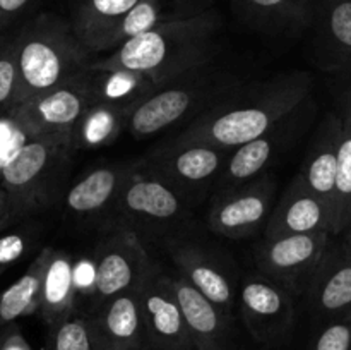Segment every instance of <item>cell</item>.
I'll list each match as a JSON object with an SVG mask.
<instances>
[{"instance_id": "cell-1", "label": "cell", "mask_w": 351, "mask_h": 350, "mask_svg": "<svg viewBox=\"0 0 351 350\" xmlns=\"http://www.w3.org/2000/svg\"><path fill=\"white\" fill-rule=\"evenodd\" d=\"M305 71L281 72L263 81L240 84L218 103L195 117L168 143H208L237 150L274 129L304 106L312 89Z\"/></svg>"}, {"instance_id": "cell-2", "label": "cell", "mask_w": 351, "mask_h": 350, "mask_svg": "<svg viewBox=\"0 0 351 350\" xmlns=\"http://www.w3.org/2000/svg\"><path fill=\"white\" fill-rule=\"evenodd\" d=\"M221 17L215 9L171 19L132 38L106 57L93 60L95 71H125L163 86L194 69L211 64Z\"/></svg>"}, {"instance_id": "cell-3", "label": "cell", "mask_w": 351, "mask_h": 350, "mask_svg": "<svg viewBox=\"0 0 351 350\" xmlns=\"http://www.w3.org/2000/svg\"><path fill=\"white\" fill-rule=\"evenodd\" d=\"M19 86L17 105L71 81L91 65L93 55L72 23L43 14L16 34Z\"/></svg>"}, {"instance_id": "cell-4", "label": "cell", "mask_w": 351, "mask_h": 350, "mask_svg": "<svg viewBox=\"0 0 351 350\" xmlns=\"http://www.w3.org/2000/svg\"><path fill=\"white\" fill-rule=\"evenodd\" d=\"M240 84L235 75L211 64L194 69L143 100L130 112L127 130L136 139L156 136L182 120H194Z\"/></svg>"}, {"instance_id": "cell-5", "label": "cell", "mask_w": 351, "mask_h": 350, "mask_svg": "<svg viewBox=\"0 0 351 350\" xmlns=\"http://www.w3.org/2000/svg\"><path fill=\"white\" fill-rule=\"evenodd\" d=\"M72 151L71 141L64 137L31 136L26 141L0 178L12 220L24 218L53 202Z\"/></svg>"}, {"instance_id": "cell-6", "label": "cell", "mask_w": 351, "mask_h": 350, "mask_svg": "<svg viewBox=\"0 0 351 350\" xmlns=\"http://www.w3.org/2000/svg\"><path fill=\"white\" fill-rule=\"evenodd\" d=\"M187 205L171 185L141 160L130 165L112 206L122 225L139 233V229L165 230L180 225L191 216Z\"/></svg>"}, {"instance_id": "cell-7", "label": "cell", "mask_w": 351, "mask_h": 350, "mask_svg": "<svg viewBox=\"0 0 351 350\" xmlns=\"http://www.w3.org/2000/svg\"><path fill=\"white\" fill-rule=\"evenodd\" d=\"M153 261L136 230L120 225L98 246L91 283V307L96 311L119 295L137 292Z\"/></svg>"}, {"instance_id": "cell-8", "label": "cell", "mask_w": 351, "mask_h": 350, "mask_svg": "<svg viewBox=\"0 0 351 350\" xmlns=\"http://www.w3.org/2000/svg\"><path fill=\"white\" fill-rule=\"evenodd\" d=\"M96 100L95 71L88 67L71 81L17 105L10 115L33 136L71 141L74 126Z\"/></svg>"}, {"instance_id": "cell-9", "label": "cell", "mask_w": 351, "mask_h": 350, "mask_svg": "<svg viewBox=\"0 0 351 350\" xmlns=\"http://www.w3.org/2000/svg\"><path fill=\"white\" fill-rule=\"evenodd\" d=\"M233 150L208 143L161 144L143 160L187 202L215 187Z\"/></svg>"}, {"instance_id": "cell-10", "label": "cell", "mask_w": 351, "mask_h": 350, "mask_svg": "<svg viewBox=\"0 0 351 350\" xmlns=\"http://www.w3.org/2000/svg\"><path fill=\"white\" fill-rule=\"evenodd\" d=\"M276 182L264 174L247 184L216 192L208 213V225L226 239H245L266 229L274 209Z\"/></svg>"}, {"instance_id": "cell-11", "label": "cell", "mask_w": 351, "mask_h": 350, "mask_svg": "<svg viewBox=\"0 0 351 350\" xmlns=\"http://www.w3.org/2000/svg\"><path fill=\"white\" fill-rule=\"evenodd\" d=\"M331 239L328 232L264 239L256 253L259 273L287 287L293 295L304 294Z\"/></svg>"}, {"instance_id": "cell-12", "label": "cell", "mask_w": 351, "mask_h": 350, "mask_svg": "<svg viewBox=\"0 0 351 350\" xmlns=\"http://www.w3.org/2000/svg\"><path fill=\"white\" fill-rule=\"evenodd\" d=\"M295 295L263 273L247 275L240 285V314L256 342L280 343L295 321Z\"/></svg>"}, {"instance_id": "cell-13", "label": "cell", "mask_w": 351, "mask_h": 350, "mask_svg": "<svg viewBox=\"0 0 351 350\" xmlns=\"http://www.w3.org/2000/svg\"><path fill=\"white\" fill-rule=\"evenodd\" d=\"M170 277L153 264L137 290L147 343L156 350H194Z\"/></svg>"}, {"instance_id": "cell-14", "label": "cell", "mask_w": 351, "mask_h": 350, "mask_svg": "<svg viewBox=\"0 0 351 350\" xmlns=\"http://www.w3.org/2000/svg\"><path fill=\"white\" fill-rule=\"evenodd\" d=\"M307 307L321 319L348 318L351 312V247L331 239L324 257L304 292Z\"/></svg>"}, {"instance_id": "cell-15", "label": "cell", "mask_w": 351, "mask_h": 350, "mask_svg": "<svg viewBox=\"0 0 351 350\" xmlns=\"http://www.w3.org/2000/svg\"><path fill=\"white\" fill-rule=\"evenodd\" d=\"M298 110L287 117L283 122L278 124L274 129L267 130L263 136L233 150L218 182H216V192L247 184V182L267 174L269 165L297 136L300 124L298 120H293V117L297 115Z\"/></svg>"}, {"instance_id": "cell-16", "label": "cell", "mask_w": 351, "mask_h": 350, "mask_svg": "<svg viewBox=\"0 0 351 350\" xmlns=\"http://www.w3.org/2000/svg\"><path fill=\"white\" fill-rule=\"evenodd\" d=\"M88 321L96 350H143L149 345L137 292L105 302Z\"/></svg>"}, {"instance_id": "cell-17", "label": "cell", "mask_w": 351, "mask_h": 350, "mask_svg": "<svg viewBox=\"0 0 351 350\" xmlns=\"http://www.w3.org/2000/svg\"><path fill=\"white\" fill-rule=\"evenodd\" d=\"M312 27L319 65L351 81V0H315Z\"/></svg>"}, {"instance_id": "cell-18", "label": "cell", "mask_w": 351, "mask_h": 350, "mask_svg": "<svg viewBox=\"0 0 351 350\" xmlns=\"http://www.w3.org/2000/svg\"><path fill=\"white\" fill-rule=\"evenodd\" d=\"M339 129H341V122H339L338 113L332 110L322 122L317 137L305 156L304 167L297 175L305 191L311 192L329 209L331 232L336 205V180H338Z\"/></svg>"}, {"instance_id": "cell-19", "label": "cell", "mask_w": 351, "mask_h": 350, "mask_svg": "<svg viewBox=\"0 0 351 350\" xmlns=\"http://www.w3.org/2000/svg\"><path fill=\"white\" fill-rule=\"evenodd\" d=\"M170 256L177 266V275L232 319L235 287L218 259L194 244H171Z\"/></svg>"}, {"instance_id": "cell-20", "label": "cell", "mask_w": 351, "mask_h": 350, "mask_svg": "<svg viewBox=\"0 0 351 350\" xmlns=\"http://www.w3.org/2000/svg\"><path fill=\"white\" fill-rule=\"evenodd\" d=\"M170 280L194 350H228V316L187 283L180 275H171Z\"/></svg>"}, {"instance_id": "cell-21", "label": "cell", "mask_w": 351, "mask_h": 350, "mask_svg": "<svg viewBox=\"0 0 351 350\" xmlns=\"http://www.w3.org/2000/svg\"><path fill=\"white\" fill-rule=\"evenodd\" d=\"M319 232L331 233V213L295 177L274 206L264 229V239Z\"/></svg>"}, {"instance_id": "cell-22", "label": "cell", "mask_w": 351, "mask_h": 350, "mask_svg": "<svg viewBox=\"0 0 351 350\" xmlns=\"http://www.w3.org/2000/svg\"><path fill=\"white\" fill-rule=\"evenodd\" d=\"M243 23L269 33H298L314 24L315 0H233Z\"/></svg>"}, {"instance_id": "cell-23", "label": "cell", "mask_w": 351, "mask_h": 350, "mask_svg": "<svg viewBox=\"0 0 351 350\" xmlns=\"http://www.w3.org/2000/svg\"><path fill=\"white\" fill-rule=\"evenodd\" d=\"M72 311H75L74 259L67 250L51 247L41 280L38 314L48 326Z\"/></svg>"}, {"instance_id": "cell-24", "label": "cell", "mask_w": 351, "mask_h": 350, "mask_svg": "<svg viewBox=\"0 0 351 350\" xmlns=\"http://www.w3.org/2000/svg\"><path fill=\"white\" fill-rule=\"evenodd\" d=\"M130 165L98 167L79 178L65 194V208L77 216L95 215L113 205Z\"/></svg>"}, {"instance_id": "cell-25", "label": "cell", "mask_w": 351, "mask_h": 350, "mask_svg": "<svg viewBox=\"0 0 351 350\" xmlns=\"http://www.w3.org/2000/svg\"><path fill=\"white\" fill-rule=\"evenodd\" d=\"M141 0H75L72 27L91 54H99L105 38Z\"/></svg>"}, {"instance_id": "cell-26", "label": "cell", "mask_w": 351, "mask_h": 350, "mask_svg": "<svg viewBox=\"0 0 351 350\" xmlns=\"http://www.w3.org/2000/svg\"><path fill=\"white\" fill-rule=\"evenodd\" d=\"M335 112L338 113L341 129L338 143V180H336V205L332 215V237L343 235L351 222V81L336 96Z\"/></svg>"}, {"instance_id": "cell-27", "label": "cell", "mask_w": 351, "mask_h": 350, "mask_svg": "<svg viewBox=\"0 0 351 350\" xmlns=\"http://www.w3.org/2000/svg\"><path fill=\"white\" fill-rule=\"evenodd\" d=\"M130 110L115 103L96 100L74 126L71 134L72 150L106 148L127 129Z\"/></svg>"}, {"instance_id": "cell-28", "label": "cell", "mask_w": 351, "mask_h": 350, "mask_svg": "<svg viewBox=\"0 0 351 350\" xmlns=\"http://www.w3.org/2000/svg\"><path fill=\"white\" fill-rule=\"evenodd\" d=\"M189 16H194V14L185 12L184 0H141L105 38L99 54L117 50L123 43L153 30L158 24Z\"/></svg>"}, {"instance_id": "cell-29", "label": "cell", "mask_w": 351, "mask_h": 350, "mask_svg": "<svg viewBox=\"0 0 351 350\" xmlns=\"http://www.w3.org/2000/svg\"><path fill=\"white\" fill-rule=\"evenodd\" d=\"M50 253L51 247H43L29 264L26 273L17 278L9 288L0 292V329L14 325L23 316L38 312L41 280Z\"/></svg>"}, {"instance_id": "cell-30", "label": "cell", "mask_w": 351, "mask_h": 350, "mask_svg": "<svg viewBox=\"0 0 351 350\" xmlns=\"http://www.w3.org/2000/svg\"><path fill=\"white\" fill-rule=\"evenodd\" d=\"M45 350H96L88 318L72 311L48 325Z\"/></svg>"}, {"instance_id": "cell-31", "label": "cell", "mask_w": 351, "mask_h": 350, "mask_svg": "<svg viewBox=\"0 0 351 350\" xmlns=\"http://www.w3.org/2000/svg\"><path fill=\"white\" fill-rule=\"evenodd\" d=\"M17 86L16 36H0V115H7L17 106Z\"/></svg>"}, {"instance_id": "cell-32", "label": "cell", "mask_w": 351, "mask_h": 350, "mask_svg": "<svg viewBox=\"0 0 351 350\" xmlns=\"http://www.w3.org/2000/svg\"><path fill=\"white\" fill-rule=\"evenodd\" d=\"M33 134L24 130L16 120L12 119L10 113L7 115H0V178H2V172L10 161L14 160L21 148L26 144V141Z\"/></svg>"}, {"instance_id": "cell-33", "label": "cell", "mask_w": 351, "mask_h": 350, "mask_svg": "<svg viewBox=\"0 0 351 350\" xmlns=\"http://www.w3.org/2000/svg\"><path fill=\"white\" fill-rule=\"evenodd\" d=\"M308 350H351V319L339 318L326 323Z\"/></svg>"}, {"instance_id": "cell-34", "label": "cell", "mask_w": 351, "mask_h": 350, "mask_svg": "<svg viewBox=\"0 0 351 350\" xmlns=\"http://www.w3.org/2000/svg\"><path fill=\"white\" fill-rule=\"evenodd\" d=\"M29 247V237L24 233H7L0 237V268L5 270L26 254Z\"/></svg>"}, {"instance_id": "cell-35", "label": "cell", "mask_w": 351, "mask_h": 350, "mask_svg": "<svg viewBox=\"0 0 351 350\" xmlns=\"http://www.w3.org/2000/svg\"><path fill=\"white\" fill-rule=\"evenodd\" d=\"M0 350H31V347L16 325H10L0 329Z\"/></svg>"}, {"instance_id": "cell-36", "label": "cell", "mask_w": 351, "mask_h": 350, "mask_svg": "<svg viewBox=\"0 0 351 350\" xmlns=\"http://www.w3.org/2000/svg\"><path fill=\"white\" fill-rule=\"evenodd\" d=\"M33 2L34 0H0V30Z\"/></svg>"}, {"instance_id": "cell-37", "label": "cell", "mask_w": 351, "mask_h": 350, "mask_svg": "<svg viewBox=\"0 0 351 350\" xmlns=\"http://www.w3.org/2000/svg\"><path fill=\"white\" fill-rule=\"evenodd\" d=\"M12 222L14 220H12V216H10L7 205H0V232H2L7 225H10Z\"/></svg>"}, {"instance_id": "cell-38", "label": "cell", "mask_w": 351, "mask_h": 350, "mask_svg": "<svg viewBox=\"0 0 351 350\" xmlns=\"http://www.w3.org/2000/svg\"><path fill=\"white\" fill-rule=\"evenodd\" d=\"M343 239H345V242L348 244V246L351 247V232H345V233H343Z\"/></svg>"}, {"instance_id": "cell-39", "label": "cell", "mask_w": 351, "mask_h": 350, "mask_svg": "<svg viewBox=\"0 0 351 350\" xmlns=\"http://www.w3.org/2000/svg\"><path fill=\"white\" fill-rule=\"evenodd\" d=\"M0 205H7V202H5V194H3L2 189H0Z\"/></svg>"}, {"instance_id": "cell-40", "label": "cell", "mask_w": 351, "mask_h": 350, "mask_svg": "<svg viewBox=\"0 0 351 350\" xmlns=\"http://www.w3.org/2000/svg\"><path fill=\"white\" fill-rule=\"evenodd\" d=\"M346 232H351V222H350V225H348V229H346Z\"/></svg>"}, {"instance_id": "cell-41", "label": "cell", "mask_w": 351, "mask_h": 350, "mask_svg": "<svg viewBox=\"0 0 351 350\" xmlns=\"http://www.w3.org/2000/svg\"><path fill=\"white\" fill-rule=\"evenodd\" d=\"M143 350H149V345H147V347H144V349Z\"/></svg>"}, {"instance_id": "cell-42", "label": "cell", "mask_w": 351, "mask_h": 350, "mask_svg": "<svg viewBox=\"0 0 351 350\" xmlns=\"http://www.w3.org/2000/svg\"><path fill=\"white\" fill-rule=\"evenodd\" d=\"M2 271H3V268H0V273H2Z\"/></svg>"}, {"instance_id": "cell-43", "label": "cell", "mask_w": 351, "mask_h": 350, "mask_svg": "<svg viewBox=\"0 0 351 350\" xmlns=\"http://www.w3.org/2000/svg\"><path fill=\"white\" fill-rule=\"evenodd\" d=\"M348 318H350V319H351V312H350V316H348Z\"/></svg>"}]
</instances>
